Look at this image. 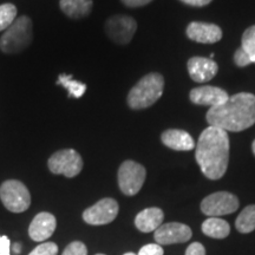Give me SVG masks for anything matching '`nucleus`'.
Listing matches in <instances>:
<instances>
[{
  "label": "nucleus",
  "instance_id": "2eb2a0df",
  "mask_svg": "<svg viewBox=\"0 0 255 255\" xmlns=\"http://www.w3.org/2000/svg\"><path fill=\"white\" fill-rule=\"evenodd\" d=\"M57 220L51 213H39L32 220L30 227H28V235L33 241L41 242L52 237L53 232L56 231Z\"/></svg>",
  "mask_w": 255,
  "mask_h": 255
},
{
  "label": "nucleus",
  "instance_id": "7c9ffc66",
  "mask_svg": "<svg viewBox=\"0 0 255 255\" xmlns=\"http://www.w3.org/2000/svg\"><path fill=\"white\" fill-rule=\"evenodd\" d=\"M184 4L190 6H197V7H202V6L208 5L212 0H181Z\"/></svg>",
  "mask_w": 255,
  "mask_h": 255
},
{
  "label": "nucleus",
  "instance_id": "6ab92c4d",
  "mask_svg": "<svg viewBox=\"0 0 255 255\" xmlns=\"http://www.w3.org/2000/svg\"><path fill=\"white\" fill-rule=\"evenodd\" d=\"M202 232L209 238L225 239L231 233V226L222 219L209 218L202 223Z\"/></svg>",
  "mask_w": 255,
  "mask_h": 255
},
{
  "label": "nucleus",
  "instance_id": "6e6552de",
  "mask_svg": "<svg viewBox=\"0 0 255 255\" xmlns=\"http://www.w3.org/2000/svg\"><path fill=\"white\" fill-rule=\"evenodd\" d=\"M239 208V200L234 194L228 191H218L210 194L201 202V210L208 216H221L232 214Z\"/></svg>",
  "mask_w": 255,
  "mask_h": 255
},
{
  "label": "nucleus",
  "instance_id": "5701e85b",
  "mask_svg": "<svg viewBox=\"0 0 255 255\" xmlns=\"http://www.w3.org/2000/svg\"><path fill=\"white\" fill-rule=\"evenodd\" d=\"M241 47L251 57L252 64H255V25L248 27L242 34Z\"/></svg>",
  "mask_w": 255,
  "mask_h": 255
},
{
  "label": "nucleus",
  "instance_id": "4be33fe9",
  "mask_svg": "<svg viewBox=\"0 0 255 255\" xmlns=\"http://www.w3.org/2000/svg\"><path fill=\"white\" fill-rule=\"evenodd\" d=\"M17 19V7L13 4L0 5V31L7 30Z\"/></svg>",
  "mask_w": 255,
  "mask_h": 255
},
{
  "label": "nucleus",
  "instance_id": "b1692460",
  "mask_svg": "<svg viewBox=\"0 0 255 255\" xmlns=\"http://www.w3.org/2000/svg\"><path fill=\"white\" fill-rule=\"evenodd\" d=\"M58 254V247L53 242H44L39 246L34 248L28 255H57Z\"/></svg>",
  "mask_w": 255,
  "mask_h": 255
},
{
  "label": "nucleus",
  "instance_id": "423d86ee",
  "mask_svg": "<svg viewBox=\"0 0 255 255\" xmlns=\"http://www.w3.org/2000/svg\"><path fill=\"white\" fill-rule=\"evenodd\" d=\"M146 171L142 164L135 161H126L119 169V186L124 195L133 196L141 190L145 181Z\"/></svg>",
  "mask_w": 255,
  "mask_h": 255
},
{
  "label": "nucleus",
  "instance_id": "f704fd0d",
  "mask_svg": "<svg viewBox=\"0 0 255 255\" xmlns=\"http://www.w3.org/2000/svg\"><path fill=\"white\" fill-rule=\"evenodd\" d=\"M97 255H104V254H97Z\"/></svg>",
  "mask_w": 255,
  "mask_h": 255
},
{
  "label": "nucleus",
  "instance_id": "7ed1b4c3",
  "mask_svg": "<svg viewBox=\"0 0 255 255\" xmlns=\"http://www.w3.org/2000/svg\"><path fill=\"white\" fill-rule=\"evenodd\" d=\"M164 79L157 72L146 75L130 90L128 105L133 110H141L155 104L163 94Z\"/></svg>",
  "mask_w": 255,
  "mask_h": 255
},
{
  "label": "nucleus",
  "instance_id": "39448f33",
  "mask_svg": "<svg viewBox=\"0 0 255 255\" xmlns=\"http://www.w3.org/2000/svg\"><path fill=\"white\" fill-rule=\"evenodd\" d=\"M0 200L5 208L12 213H23L31 205L30 191L18 180H8L1 184Z\"/></svg>",
  "mask_w": 255,
  "mask_h": 255
},
{
  "label": "nucleus",
  "instance_id": "f03ea898",
  "mask_svg": "<svg viewBox=\"0 0 255 255\" xmlns=\"http://www.w3.org/2000/svg\"><path fill=\"white\" fill-rule=\"evenodd\" d=\"M209 126L225 131L239 132L255 124V96L240 92L218 107L210 108L206 115Z\"/></svg>",
  "mask_w": 255,
  "mask_h": 255
},
{
  "label": "nucleus",
  "instance_id": "c756f323",
  "mask_svg": "<svg viewBox=\"0 0 255 255\" xmlns=\"http://www.w3.org/2000/svg\"><path fill=\"white\" fill-rule=\"evenodd\" d=\"M152 0H122L124 5L129 6V7H141L149 2H151Z\"/></svg>",
  "mask_w": 255,
  "mask_h": 255
},
{
  "label": "nucleus",
  "instance_id": "cd10ccee",
  "mask_svg": "<svg viewBox=\"0 0 255 255\" xmlns=\"http://www.w3.org/2000/svg\"><path fill=\"white\" fill-rule=\"evenodd\" d=\"M186 255H206V250L203 245H201L200 242H193L187 248Z\"/></svg>",
  "mask_w": 255,
  "mask_h": 255
},
{
  "label": "nucleus",
  "instance_id": "412c9836",
  "mask_svg": "<svg viewBox=\"0 0 255 255\" xmlns=\"http://www.w3.org/2000/svg\"><path fill=\"white\" fill-rule=\"evenodd\" d=\"M57 84L62 85L63 88L68 90L69 97L81 98L85 94V90H87V85L84 83L72 79L71 75H59Z\"/></svg>",
  "mask_w": 255,
  "mask_h": 255
},
{
  "label": "nucleus",
  "instance_id": "bb28decb",
  "mask_svg": "<svg viewBox=\"0 0 255 255\" xmlns=\"http://www.w3.org/2000/svg\"><path fill=\"white\" fill-rule=\"evenodd\" d=\"M163 253L164 251L161 245L149 244L145 245L144 247H142L137 255H163Z\"/></svg>",
  "mask_w": 255,
  "mask_h": 255
},
{
  "label": "nucleus",
  "instance_id": "9d476101",
  "mask_svg": "<svg viewBox=\"0 0 255 255\" xmlns=\"http://www.w3.org/2000/svg\"><path fill=\"white\" fill-rule=\"evenodd\" d=\"M119 203L114 199H102L83 213V220L89 225L102 226L113 222L119 214Z\"/></svg>",
  "mask_w": 255,
  "mask_h": 255
},
{
  "label": "nucleus",
  "instance_id": "473e14b6",
  "mask_svg": "<svg viewBox=\"0 0 255 255\" xmlns=\"http://www.w3.org/2000/svg\"><path fill=\"white\" fill-rule=\"evenodd\" d=\"M252 150H253V154L255 155V139L253 141V143H252Z\"/></svg>",
  "mask_w": 255,
  "mask_h": 255
},
{
  "label": "nucleus",
  "instance_id": "0eeeda50",
  "mask_svg": "<svg viewBox=\"0 0 255 255\" xmlns=\"http://www.w3.org/2000/svg\"><path fill=\"white\" fill-rule=\"evenodd\" d=\"M50 171L71 178L77 176L83 169V159L75 149H64L53 154L47 162Z\"/></svg>",
  "mask_w": 255,
  "mask_h": 255
},
{
  "label": "nucleus",
  "instance_id": "9b49d317",
  "mask_svg": "<svg viewBox=\"0 0 255 255\" xmlns=\"http://www.w3.org/2000/svg\"><path fill=\"white\" fill-rule=\"evenodd\" d=\"M191 229L180 222H170L161 225L155 231V241L158 245L183 244L191 239Z\"/></svg>",
  "mask_w": 255,
  "mask_h": 255
},
{
  "label": "nucleus",
  "instance_id": "ddd939ff",
  "mask_svg": "<svg viewBox=\"0 0 255 255\" xmlns=\"http://www.w3.org/2000/svg\"><path fill=\"white\" fill-rule=\"evenodd\" d=\"M190 101L197 105H209L210 108L218 107L229 100L227 91L216 87L194 88L189 94Z\"/></svg>",
  "mask_w": 255,
  "mask_h": 255
},
{
  "label": "nucleus",
  "instance_id": "f257e3e1",
  "mask_svg": "<svg viewBox=\"0 0 255 255\" xmlns=\"http://www.w3.org/2000/svg\"><path fill=\"white\" fill-rule=\"evenodd\" d=\"M195 157L203 175L219 180L226 174L229 161V137L227 131L209 126L200 135L195 146Z\"/></svg>",
  "mask_w": 255,
  "mask_h": 255
},
{
  "label": "nucleus",
  "instance_id": "dca6fc26",
  "mask_svg": "<svg viewBox=\"0 0 255 255\" xmlns=\"http://www.w3.org/2000/svg\"><path fill=\"white\" fill-rule=\"evenodd\" d=\"M161 141L165 146L177 151H190L196 146L193 137L181 129L165 130L162 133Z\"/></svg>",
  "mask_w": 255,
  "mask_h": 255
},
{
  "label": "nucleus",
  "instance_id": "f3484780",
  "mask_svg": "<svg viewBox=\"0 0 255 255\" xmlns=\"http://www.w3.org/2000/svg\"><path fill=\"white\" fill-rule=\"evenodd\" d=\"M164 214L159 208H146L138 213L135 219V226L138 231L143 233L155 232L162 225Z\"/></svg>",
  "mask_w": 255,
  "mask_h": 255
},
{
  "label": "nucleus",
  "instance_id": "4468645a",
  "mask_svg": "<svg viewBox=\"0 0 255 255\" xmlns=\"http://www.w3.org/2000/svg\"><path fill=\"white\" fill-rule=\"evenodd\" d=\"M188 72L194 82L205 83L213 79L219 71L218 63L210 58L193 57L187 63Z\"/></svg>",
  "mask_w": 255,
  "mask_h": 255
},
{
  "label": "nucleus",
  "instance_id": "f8f14e48",
  "mask_svg": "<svg viewBox=\"0 0 255 255\" xmlns=\"http://www.w3.org/2000/svg\"><path fill=\"white\" fill-rule=\"evenodd\" d=\"M187 37L201 44H214L221 40L222 30L218 25L202 21H193L187 27Z\"/></svg>",
  "mask_w": 255,
  "mask_h": 255
},
{
  "label": "nucleus",
  "instance_id": "c85d7f7f",
  "mask_svg": "<svg viewBox=\"0 0 255 255\" xmlns=\"http://www.w3.org/2000/svg\"><path fill=\"white\" fill-rule=\"evenodd\" d=\"M0 255H11V242L7 237H0Z\"/></svg>",
  "mask_w": 255,
  "mask_h": 255
},
{
  "label": "nucleus",
  "instance_id": "aec40b11",
  "mask_svg": "<svg viewBox=\"0 0 255 255\" xmlns=\"http://www.w3.org/2000/svg\"><path fill=\"white\" fill-rule=\"evenodd\" d=\"M235 227L242 234L253 232L255 229V205H251L245 208L239 214L237 221H235Z\"/></svg>",
  "mask_w": 255,
  "mask_h": 255
},
{
  "label": "nucleus",
  "instance_id": "a211bd4d",
  "mask_svg": "<svg viewBox=\"0 0 255 255\" xmlns=\"http://www.w3.org/2000/svg\"><path fill=\"white\" fill-rule=\"evenodd\" d=\"M60 8L68 17L81 19L91 13L94 2L92 0H60Z\"/></svg>",
  "mask_w": 255,
  "mask_h": 255
},
{
  "label": "nucleus",
  "instance_id": "1a4fd4ad",
  "mask_svg": "<svg viewBox=\"0 0 255 255\" xmlns=\"http://www.w3.org/2000/svg\"><path fill=\"white\" fill-rule=\"evenodd\" d=\"M137 30L136 20L129 15H113L105 23L108 37L120 45H127L133 38Z\"/></svg>",
  "mask_w": 255,
  "mask_h": 255
},
{
  "label": "nucleus",
  "instance_id": "72a5a7b5",
  "mask_svg": "<svg viewBox=\"0 0 255 255\" xmlns=\"http://www.w3.org/2000/svg\"><path fill=\"white\" fill-rule=\"evenodd\" d=\"M124 255H137V254H135V253H127V254H124Z\"/></svg>",
  "mask_w": 255,
  "mask_h": 255
},
{
  "label": "nucleus",
  "instance_id": "20e7f679",
  "mask_svg": "<svg viewBox=\"0 0 255 255\" xmlns=\"http://www.w3.org/2000/svg\"><path fill=\"white\" fill-rule=\"evenodd\" d=\"M32 21L27 15L18 17L0 38V49L4 53H19L30 46Z\"/></svg>",
  "mask_w": 255,
  "mask_h": 255
},
{
  "label": "nucleus",
  "instance_id": "2f4dec72",
  "mask_svg": "<svg viewBox=\"0 0 255 255\" xmlns=\"http://www.w3.org/2000/svg\"><path fill=\"white\" fill-rule=\"evenodd\" d=\"M12 250H13V252H14L15 254H20L21 245L20 244H14L13 247H12Z\"/></svg>",
  "mask_w": 255,
  "mask_h": 255
},
{
  "label": "nucleus",
  "instance_id": "393cba45",
  "mask_svg": "<svg viewBox=\"0 0 255 255\" xmlns=\"http://www.w3.org/2000/svg\"><path fill=\"white\" fill-rule=\"evenodd\" d=\"M62 255H88V250L83 242L75 241L64 250Z\"/></svg>",
  "mask_w": 255,
  "mask_h": 255
},
{
  "label": "nucleus",
  "instance_id": "a878e982",
  "mask_svg": "<svg viewBox=\"0 0 255 255\" xmlns=\"http://www.w3.org/2000/svg\"><path fill=\"white\" fill-rule=\"evenodd\" d=\"M234 63L237 64L239 68H245V66L251 65L252 60L251 57L245 52V50L242 47H239L234 53Z\"/></svg>",
  "mask_w": 255,
  "mask_h": 255
}]
</instances>
